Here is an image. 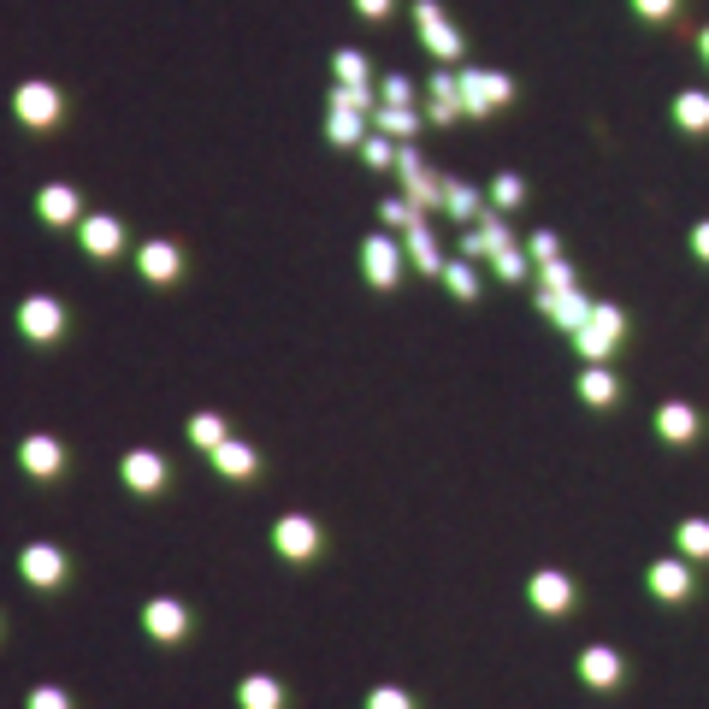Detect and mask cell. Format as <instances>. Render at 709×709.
<instances>
[{
    "instance_id": "obj_19",
    "label": "cell",
    "mask_w": 709,
    "mask_h": 709,
    "mask_svg": "<svg viewBox=\"0 0 709 709\" xmlns=\"http://www.w3.org/2000/svg\"><path fill=\"white\" fill-rule=\"evenodd\" d=\"M426 119H432V125H455V119H461V101H432Z\"/></svg>"
},
{
    "instance_id": "obj_10",
    "label": "cell",
    "mask_w": 709,
    "mask_h": 709,
    "mask_svg": "<svg viewBox=\"0 0 709 709\" xmlns=\"http://www.w3.org/2000/svg\"><path fill=\"white\" fill-rule=\"evenodd\" d=\"M18 320H24V337H60V320H65V314L54 308V302H30Z\"/></svg>"
},
{
    "instance_id": "obj_20",
    "label": "cell",
    "mask_w": 709,
    "mask_h": 709,
    "mask_svg": "<svg viewBox=\"0 0 709 709\" xmlns=\"http://www.w3.org/2000/svg\"><path fill=\"white\" fill-rule=\"evenodd\" d=\"M444 201H450V213H473V190H444Z\"/></svg>"
},
{
    "instance_id": "obj_4",
    "label": "cell",
    "mask_w": 709,
    "mask_h": 709,
    "mask_svg": "<svg viewBox=\"0 0 709 709\" xmlns=\"http://www.w3.org/2000/svg\"><path fill=\"white\" fill-rule=\"evenodd\" d=\"M77 225H83L77 237H83V249H89V255H119V249H125V225H119V219L95 213V219H77Z\"/></svg>"
},
{
    "instance_id": "obj_6",
    "label": "cell",
    "mask_w": 709,
    "mask_h": 709,
    "mask_svg": "<svg viewBox=\"0 0 709 709\" xmlns=\"http://www.w3.org/2000/svg\"><path fill=\"white\" fill-rule=\"evenodd\" d=\"M331 77L349 83V89H373V60H367L361 48H337V54H331Z\"/></svg>"
},
{
    "instance_id": "obj_7",
    "label": "cell",
    "mask_w": 709,
    "mask_h": 709,
    "mask_svg": "<svg viewBox=\"0 0 709 709\" xmlns=\"http://www.w3.org/2000/svg\"><path fill=\"white\" fill-rule=\"evenodd\" d=\"M325 130L337 148H361L373 130H367V113H343V107H325Z\"/></svg>"
},
{
    "instance_id": "obj_15",
    "label": "cell",
    "mask_w": 709,
    "mask_h": 709,
    "mask_svg": "<svg viewBox=\"0 0 709 709\" xmlns=\"http://www.w3.org/2000/svg\"><path fill=\"white\" fill-rule=\"evenodd\" d=\"M349 6H355V12H361L367 24H385L390 12H396V0H349Z\"/></svg>"
},
{
    "instance_id": "obj_21",
    "label": "cell",
    "mask_w": 709,
    "mask_h": 709,
    "mask_svg": "<svg viewBox=\"0 0 709 709\" xmlns=\"http://www.w3.org/2000/svg\"><path fill=\"white\" fill-rule=\"evenodd\" d=\"M698 54H704V60H709V30H704V36H698Z\"/></svg>"
},
{
    "instance_id": "obj_2",
    "label": "cell",
    "mask_w": 709,
    "mask_h": 709,
    "mask_svg": "<svg viewBox=\"0 0 709 709\" xmlns=\"http://www.w3.org/2000/svg\"><path fill=\"white\" fill-rule=\"evenodd\" d=\"M408 18H414V30H420V42H426V54H432V60H438V65H461L467 42H461V30L444 18V6H438V0H414V6H408Z\"/></svg>"
},
{
    "instance_id": "obj_12",
    "label": "cell",
    "mask_w": 709,
    "mask_h": 709,
    "mask_svg": "<svg viewBox=\"0 0 709 709\" xmlns=\"http://www.w3.org/2000/svg\"><path fill=\"white\" fill-rule=\"evenodd\" d=\"M414 95H420V89H414V83H408L402 71L379 77V101H385V107H414Z\"/></svg>"
},
{
    "instance_id": "obj_13",
    "label": "cell",
    "mask_w": 709,
    "mask_h": 709,
    "mask_svg": "<svg viewBox=\"0 0 709 709\" xmlns=\"http://www.w3.org/2000/svg\"><path fill=\"white\" fill-rule=\"evenodd\" d=\"M142 272H148L154 284H172L166 272H178V249H166V243H160V249H142Z\"/></svg>"
},
{
    "instance_id": "obj_9",
    "label": "cell",
    "mask_w": 709,
    "mask_h": 709,
    "mask_svg": "<svg viewBox=\"0 0 709 709\" xmlns=\"http://www.w3.org/2000/svg\"><path fill=\"white\" fill-rule=\"evenodd\" d=\"M325 107H343V113H367V119H373L379 95H373V89H349V83H331V89H325Z\"/></svg>"
},
{
    "instance_id": "obj_16",
    "label": "cell",
    "mask_w": 709,
    "mask_h": 709,
    "mask_svg": "<svg viewBox=\"0 0 709 709\" xmlns=\"http://www.w3.org/2000/svg\"><path fill=\"white\" fill-rule=\"evenodd\" d=\"M491 201H497V207H515V201H520V178H509V172H503V178L491 184Z\"/></svg>"
},
{
    "instance_id": "obj_11",
    "label": "cell",
    "mask_w": 709,
    "mask_h": 709,
    "mask_svg": "<svg viewBox=\"0 0 709 709\" xmlns=\"http://www.w3.org/2000/svg\"><path fill=\"white\" fill-rule=\"evenodd\" d=\"M674 119H680L686 130H709V95L704 89H686V95L674 101Z\"/></svg>"
},
{
    "instance_id": "obj_17",
    "label": "cell",
    "mask_w": 709,
    "mask_h": 709,
    "mask_svg": "<svg viewBox=\"0 0 709 709\" xmlns=\"http://www.w3.org/2000/svg\"><path fill=\"white\" fill-rule=\"evenodd\" d=\"M361 154H367L373 166H390V160H396V154H390V142H385V136H379V130H373V136L361 142Z\"/></svg>"
},
{
    "instance_id": "obj_3",
    "label": "cell",
    "mask_w": 709,
    "mask_h": 709,
    "mask_svg": "<svg viewBox=\"0 0 709 709\" xmlns=\"http://www.w3.org/2000/svg\"><path fill=\"white\" fill-rule=\"evenodd\" d=\"M12 119L24 130L65 125V89H54V83H18L12 89Z\"/></svg>"
},
{
    "instance_id": "obj_14",
    "label": "cell",
    "mask_w": 709,
    "mask_h": 709,
    "mask_svg": "<svg viewBox=\"0 0 709 709\" xmlns=\"http://www.w3.org/2000/svg\"><path fill=\"white\" fill-rule=\"evenodd\" d=\"M367 266H373V284H390V272H396V255H390L385 237H373V243H367Z\"/></svg>"
},
{
    "instance_id": "obj_1",
    "label": "cell",
    "mask_w": 709,
    "mask_h": 709,
    "mask_svg": "<svg viewBox=\"0 0 709 709\" xmlns=\"http://www.w3.org/2000/svg\"><path fill=\"white\" fill-rule=\"evenodd\" d=\"M455 95H461L467 119H485V113L515 101V77L509 71H485V65H455Z\"/></svg>"
},
{
    "instance_id": "obj_8",
    "label": "cell",
    "mask_w": 709,
    "mask_h": 709,
    "mask_svg": "<svg viewBox=\"0 0 709 709\" xmlns=\"http://www.w3.org/2000/svg\"><path fill=\"white\" fill-rule=\"evenodd\" d=\"M367 125L379 130V136H414V130H420V113H414V107H385V101H379Z\"/></svg>"
},
{
    "instance_id": "obj_18",
    "label": "cell",
    "mask_w": 709,
    "mask_h": 709,
    "mask_svg": "<svg viewBox=\"0 0 709 709\" xmlns=\"http://www.w3.org/2000/svg\"><path fill=\"white\" fill-rule=\"evenodd\" d=\"M674 6H680V0H633L639 18H674Z\"/></svg>"
},
{
    "instance_id": "obj_5",
    "label": "cell",
    "mask_w": 709,
    "mask_h": 709,
    "mask_svg": "<svg viewBox=\"0 0 709 709\" xmlns=\"http://www.w3.org/2000/svg\"><path fill=\"white\" fill-rule=\"evenodd\" d=\"M36 207H42V219H48V225H71V219H83V195L71 190V184H48Z\"/></svg>"
}]
</instances>
